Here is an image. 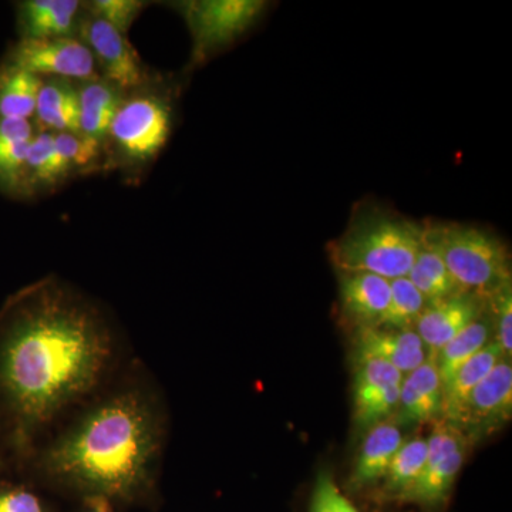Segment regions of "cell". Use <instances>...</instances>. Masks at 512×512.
Returning <instances> with one entry per match:
<instances>
[{
  "label": "cell",
  "mask_w": 512,
  "mask_h": 512,
  "mask_svg": "<svg viewBox=\"0 0 512 512\" xmlns=\"http://www.w3.org/2000/svg\"><path fill=\"white\" fill-rule=\"evenodd\" d=\"M424 244V224L382 205H360L348 228L328 244V255L343 274L366 272L384 279L404 278Z\"/></svg>",
  "instance_id": "3957f363"
},
{
  "label": "cell",
  "mask_w": 512,
  "mask_h": 512,
  "mask_svg": "<svg viewBox=\"0 0 512 512\" xmlns=\"http://www.w3.org/2000/svg\"><path fill=\"white\" fill-rule=\"evenodd\" d=\"M467 453V437L447 420L434 421L427 439V458L423 471L409 491L400 497L423 505H437L446 500Z\"/></svg>",
  "instance_id": "52a82bcc"
},
{
  "label": "cell",
  "mask_w": 512,
  "mask_h": 512,
  "mask_svg": "<svg viewBox=\"0 0 512 512\" xmlns=\"http://www.w3.org/2000/svg\"><path fill=\"white\" fill-rule=\"evenodd\" d=\"M157 426L143 400L113 397L57 441L47 466L92 497H126L146 481L157 450Z\"/></svg>",
  "instance_id": "7a4b0ae2"
},
{
  "label": "cell",
  "mask_w": 512,
  "mask_h": 512,
  "mask_svg": "<svg viewBox=\"0 0 512 512\" xmlns=\"http://www.w3.org/2000/svg\"><path fill=\"white\" fill-rule=\"evenodd\" d=\"M42 84V77L36 74L12 64L6 67L0 74V117L29 120L35 114Z\"/></svg>",
  "instance_id": "44dd1931"
},
{
  "label": "cell",
  "mask_w": 512,
  "mask_h": 512,
  "mask_svg": "<svg viewBox=\"0 0 512 512\" xmlns=\"http://www.w3.org/2000/svg\"><path fill=\"white\" fill-rule=\"evenodd\" d=\"M82 42L89 47L94 62L99 63L104 80L123 90L136 89L144 82L143 67L127 37L90 15L79 23Z\"/></svg>",
  "instance_id": "30bf717a"
},
{
  "label": "cell",
  "mask_w": 512,
  "mask_h": 512,
  "mask_svg": "<svg viewBox=\"0 0 512 512\" xmlns=\"http://www.w3.org/2000/svg\"><path fill=\"white\" fill-rule=\"evenodd\" d=\"M171 107L156 96L123 100L111 121L109 136L128 160L148 161L156 157L170 137Z\"/></svg>",
  "instance_id": "8992f818"
},
{
  "label": "cell",
  "mask_w": 512,
  "mask_h": 512,
  "mask_svg": "<svg viewBox=\"0 0 512 512\" xmlns=\"http://www.w3.org/2000/svg\"><path fill=\"white\" fill-rule=\"evenodd\" d=\"M62 181L57 167L55 133L40 131L30 144L23 188H52Z\"/></svg>",
  "instance_id": "d4e9b609"
},
{
  "label": "cell",
  "mask_w": 512,
  "mask_h": 512,
  "mask_svg": "<svg viewBox=\"0 0 512 512\" xmlns=\"http://www.w3.org/2000/svg\"><path fill=\"white\" fill-rule=\"evenodd\" d=\"M89 5L94 18L104 20L111 28L126 36L147 3L141 0H94Z\"/></svg>",
  "instance_id": "83f0119b"
},
{
  "label": "cell",
  "mask_w": 512,
  "mask_h": 512,
  "mask_svg": "<svg viewBox=\"0 0 512 512\" xmlns=\"http://www.w3.org/2000/svg\"><path fill=\"white\" fill-rule=\"evenodd\" d=\"M268 8L264 0H188L175 3L192 37L194 66L241 39Z\"/></svg>",
  "instance_id": "5b68a950"
},
{
  "label": "cell",
  "mask_w": 512,
  "mask_h": 512,
  "mask_svg": "<svg viewBox=\"0 0 512 512\" xmlns=\"http://www.w3.org/2000/svg\"><path fill=\"white\" fill-rule=\"evenodd\" d=\"M491 328H493V322L484 318L483 315L470 323L466 329L461 330L434 356L443 384L451 379V376L457 372L458 367L466 363L470 357L476 355L487 343L491 342Z\"/></svg>",
  "instance_id": "7402d4cb"
},
{
  "label": "cell",
  "mask_w": 512,
  "mask_h": 512,
  "mask_svg": "<svg viewBox=\"0 0 512 512\" xmlns=\"http://www.w3.org/2000/svg\"><path fill=\"white\" fill-rule=\"evenodd\" d=\"M426 306V299L407 276L393 279L390 281V303L382 328L414 329Z\"/></svg>",
  "instance_id": "484cf974"
},
{
  "label": "cell",
  "mask_w": 512,
  "mask_h": 512,
  "mask_svg": "<svg viewBox=\"0 0 512 512\" xmlns=\"http://www.w3.org/2000/svg\"><path fill=\"white\" fill-rule=\"evenodd\" d=\"M311 512H357V510L350 504L348 498L340 493L332 478L322 473L313 491Z\"/></svg>",
  "instance_id": "f546056e"
},
{
  "label": "cell",
  "mask_w": 512,
  "mask_h": 512,
  "mask_svg": "<svg viewBox=\"0 0 512 512\" xmlns=\"http://www.w3.org/2000/svg\"><path fill=\"white\" fill-rule=\"evenodd\" d=\"M493 306L494 325L497 329V340L505 357L512 353V291L511 285L505 286L500 292L495 293L493 298L487 301Z\"/></svg>",
  "instance_id": "f1b7e54d"
},
{
  "label": "cell",
  "mask_w": 512,
  "mask_h": 512,
  "mask_svg": "<svg viewBox=\"0 0 512 512\" xmlns=\"http://www.w3.org/2000/svg\"><path fill=\"white\" fill-rule=\"evenodd\" d=\"M512 412V366L510 357H503L494 369L471 390L456 413L448 419L457 429L466 431L493 430L510 420Z\"/></svg>",
  "instance_id": "9c48e42d"
},
{
  "label": "cell",
  "mask_w": 512,
  "mask_h": 512,
  "mask_svg": "<svg viewBox=\"0 0 512 512\" xmlns=\"http://www.w3.org/2000/svg\"><path fill=\"white\" fill-rule=\"evenodd\" d=\"M427 458V439L404 441L384 476V493L400 498L412 488L423 471Z\"/></svg>",
  "instance_id": "cb8c5ba5"
},
{
  "label": "cell",
  "mask_w": 512,
  "mask_h": 512,
  "mask_svg": "<svg viewBox=\"0 0 512 512\" xmlns=\"http://www.w3.org/2000/svg\"><path fill=\"white\" fill-rule=\"evenodd\" d=\"M400 384L355 389V419L360 427L376 426L397 412Z\"/></svg>",
  "instance_id": "4316f807"
},
{
  "label": "cell",
  "mask_w": 512,
  "mask_h": 512,
  "mask_svg": "<svg viewBox=\"0 0 512 512\" xmlns=\"http://www.w3.org/2000/svg\"><path fill=\"white\" fill-rule=\"evenodd\" d=\"M35 131L29 120L0 117V183L23 188L26 160Z\"/></svg>",
  "instance_id": "d6986e66"
},
{
  "label": "cell",
  "mask_w": 512,
  "mask_h": 512,
  "mask_svg": "<svg viewBox=\"0 0 512 512\" xmlns=\"http://www.w3.org/2000/svg\"><path fill=\"white\" fill-rule=\"evenodd\" d=\"M399 417L410 423H430L443 417V380L436 357L403 377L400 384Z\"/></svg>",
  "instance_id": "5bb4252c"
},
{
  "label": "cell",
  "mask_w": 512,
  "mask_h": 512,
  "mask_svg": "<svg viewBox=\"0 0 512 512\" xmlns=\"http://www.w3.org/2000/svg\"><path fill=\"white\" fill-rule=\"evenodd\" d=\"M403 443L402 430L392 419L370 427L357 456L352 484L360 488L382 480Z\"/></svg>",
  "instance_id": "2e32d148"
},
{
  "label": "cell",
  "mask_w": 512,
  "mask_h": 512,
  "mask_svg": "<svg viewBox=\"0 0 512 512\" xmlns=\"http://www.w3.org/2000/svg\"><path fill=\"white\" fill-rule=\"evenodd\" d=\"M86 512H113L109 500L104 497H90Z\"/></svg>",
  "instance_id": "1f68e13d"
},
{
  "label": "cell",
  "mask_w": 512,
  "mask_h": 512,
  "mask_svg": "<svg viewBox=\"0 0 512 512\" xmlns=\"http://www.w3.org/2000/svg\"><path fill=\"white\" fill-rule=\"evenodd\" d=\"M10 64L39 77L76 79L82 83L100 79L89 47L72 36L23 39L13 50Z\"/></svg>",
  "instance_id": "ba28073f"
},
{
  "label": "cell",
  "mask_w": 512,
  "mask_h": 512,
  "mask_svg": "<svg viewBox=\"0 0 512 512\" xmlns=\"http://www.w3.org/2000/svg\"><path fill=\"white\" fill-rule=\"evenodd\" d=\"M0 512H46L42 501L23 488L0 491Z\"/></svg>",
  "instance_id": "4dcf8cb0"
},
{
  "label": "cell",
  "mask_w": 512,
  "mask_h": 512,
  "mask_svg": "<svg viewBox=\"0 0 512 512\" xmlns=\"http://www.w3.org/2000/svg\"><path fill=\"white\" fill-rule=\"evenodd\" d=\"M356 348L357 353L386 360L403 376L423 365L430 356L414 329H357Z\"/></svg>",
  "instance_id": "4fadbf2b"
},
{
  "label": "cell",
  "mask_w": 512,
  "mask_h": 512,
  "mask_svg": "<svg viewBox=\"0 0 512 512\" xmlns=\"http://www.w3.org/2000/svg\"><path fill=\"white\" fill-rule=\"evenodd\" d=\"M339 274L342 315L357 329L380 328L390 303L389 279L366 272Z\"/></svg>",
  "instance_id": "7c38bea8"
},
{
  "label": "cell",
  "mask_w": 512,
  "mask_h": 512,
  "mask_svg": "<svg viewBox=\"0 0 512 512\" xmlns=\"http://www.w3.org/2000/svg\"><path fill=\"white\" fill-rule=\"evenodd\" d=\"M123 100V92L107 80L83 82L79 87L80 134L101 143L109 136L111 121Z\"/></svg>",
  "instance_id": "ac0fdd59"
},
{
  "label": "cell",
  "mask_w": 512,
  "mask_h": 512,
  "mask_svg": "<svg viewBox=\"0 0 512 512\" xmlns=\"http://www.w3.org/2000/svg\"><path fill=\"white\" fill-rule=\"evenodd\" d=\"M424 247L440 256L464 292L488 301L511 285V255L493 232L461 222L426 221Z\"/></svg>",
  "instance_id": "277c9868"
},
{
  "label": "cell",
  "mask_w": 512,
  "mask_h": 512,
  "mask_svg": "<svg viewBox=\"0 0 512 512\" xmlns=\"http://www.w3.org/2000/svg\"><path fill=\"white\" fill-rule=\"evenodd\" d=\"M407 278L416 286L427 303L441 301L464 292L454 281L440 256L424 247V244Z\"/></svg>",
  "instance_id": "603a6c76"
},
{
  "label": "cell",
  "mask_w": 512,
  "mask_h": 512,
  "mask_svg": "<svg viewBox=\"0 0 512 512\" xmlns=\"http://www.w3.org/2000/svg\"><path fill=\"white\" fill-rule=\"evenodd\" d=\"M80 5L76 0H26L19 13L23 39L72 36L79 28Z\"/></svg>",
  "instance_id": "9a60e30c"
},
{
  "label": "cell",
  "mask_w": 512,
  "mask_h": 512,
  "mask_svg": "<svg viewBox=\"0 0 512 512\" xmlns=\"http://www.w3.org/2000/svg\"><path fill=\"white\" fill-rule=\"evenodd\" d=\"M487 301L470 292H460L441 301L427 303L414 330L431 356H436L461 330L484 315Z\"/></svg>",
  "instance_id": "8fae6325"
},
{
  "label": "cell",
  "mask_w": 512,
  "mask_h": 512,
  "mask_svg": "<svg viewBox=\"0 0 512 512\" xmlns=\"http://www.w3.org/2000/svg\"><path fill=\"white\" fill-rule=\"evenodd\" d=\"M36 117L42 131L79 133V87L72 80L50 77L40 87Z\"/></svg>",
  "instance_id": "e0dca14e"
},
{
  "label": "cell",
  "mask_w": 512,
  "mask_h": 512,
  "mask_svg": "<svg viewBox=\"0 0 512 512\" xmlns=\"http://www.w3.org/2000/svg\"><path fill=\"white\" fill-rule=\"evenodd\" d=\"M110 338L92 306L46 282L16 303L0 338V390L26 426L52 419L99 382Z\"/></svg>",
  "instance_id": "6da1fadb"
},
{
  "label": "cell",
  "mask_w": 512,
  "mask_h": 512,
  "mask_svg": "<svg viewBox=\"0 0 512 512\" xmlns=\"http://www.w3.org/2000/svg\"><path fill=\"white\" fill-rule=\"evenodd\" d=\"M504 353L495 340L484 346L480 352L463 363L447 383L443 384V417L450 419L471 390L484 379L494 366L503 359Z\"/></svg>",
  "instance_id": "ffe728a7"
}]
</instances>
